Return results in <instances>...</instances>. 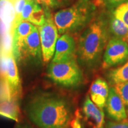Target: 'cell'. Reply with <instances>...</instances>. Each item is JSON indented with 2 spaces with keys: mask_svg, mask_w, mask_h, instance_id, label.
I'll return each mask as SVG.
<instances>
[{
  "mask_svg": "<svg viewBox=\"0 0 128 128\" xmlns=\"http://www.w3.org/2000/svg\"><path fill=\"white\" fill-rule=\"evenodd\" d=\"M25 112L38 128H71L74 117L71 103L64 97L50 92L34 95L27 103Z\"/></svg>",
  "mask_w": 128,
  "mask_h": 128,
  "instance_id": "6da1fadb",
  "label": "cell"
},
{
  "mask_svg": "<svg viewBox=\"0 0 128 128\" xmlns=\"http://www.w3.org/2000/svg\"><path fill=\"white\" fill-rule=\"evenodd\" d=\"M108 17L101 14L93 19L80 37L76 56L80 63L90 70L97 68L108 40Z\"/></svg>",
  "mask_w": 128,
  "mask_h": 128,
  "instance_id": "7a4b0ae2",
  "label": "cell"
},
{
  "mask_svg": "<svg viewBox=\"0 0 128 128\" xmlns=\"http://www.w3.org/2000/svg\"><path fill=\"white\" fill-rule=\"evenodd\" d=\"M96 12V5L91 0H78L56 12L54 20L59 33L71 34L87 27L94 19Z\"/></svg>",
  "mask_w": 128,
  "mask_h": 128,
  "instance_id": "3957f363",
  "label": "cell"
},
{
  "mask_svg": "<svg viewBox=\"0 0 128 128\" xmlns=\"http://www.w3.org/2000/svg\"><path fill=\"white\" fill-rule=\"evenodd\" d=\"M47 76L56 84L65 88H76L82 81V73L76 59L60 62H51Z\"/></svg>",
  "mask_w": 128,
  "mask_h": 128,
  "instance_id": "277c9868",
  "label": "cell"
},
{
  "mask_svg": "<svg viewBox=\"0 0 128 128\" xmlns=\"http://www.w3.org/2000/svg\"><path fill=\"white\" fill-rule=\"evenodd\" d=\"M45 12L44 23L37 28L39 33L43 61L47 63L54 55L59 32L49 9L45 8Z\"/></svg>",
  "mask_w": 128,
  "mask_h": 128,
  "instance_id": "5b68a950",
  "label": "cell"
},
{
  "mask_svg": "<svg viewBox=\"0 0 128 128\" xmlns=\"http://www.w3.org/2000/svg\"><path fill=\"white\" fill-rule=\"evenodd\" d=\"M128 60L127 42L113 38L108 40L103 54L102 66L104 69L124 64Z\"/></svg>",
  "mask_w": 128,
  "mask_h": 128,
  "instance_id": "8992f818",
  "label": "cell"
},
{
  "mask_svg": "<svg viewBox=\"0 0 128 128\" xmlns=\"http://www.w3.org/2000/svg\"><path fill=\"white\" fill-rule=\"evenodd\" d=\"M4 80L10 90L12 100L19 102L22 95V87L16 60L12 51L7 55Z\"/></svg>",
  "mask_w": 128,
  "mask_h": 128,
  "instance_id": "52a82bcc",
  "label": "cell"
},
{
  "mask_svg": "<svg viewBox=\"0 0 128 128\" xmlns=\"http://www.w3.org/2000/svg\"><path fill=\"white\" fill-rule=\"evenodd\" d=\"M76 57V42L71 34L65 33L58 38L52 62H60L75 60Z\"/></svg>",
  "mask_w": 128,
  "mask_h": 128,
  "instance_id": "ba28073f",
  "label": "cell"
},
{
  "mask_svg": "<svg viewBox=\"0 0 128 128\" xmlns=\"http://www.w3.org/2000/svg\"><path fill=\"white\" fill-rule=\"evenodd\" d=\"M82 118L84 128H104V113L86 96L82 105Z\"/></svg>",
  "mask_w": 128,
  "mask_h": 128,
  "instance_id": "9c48e42d",
  "label": "cell"
},
{
  "mask_svg": "<svg viewBox=\"0 0 128 128\" xmlns=\"http://www.w3.org/2000/svg\"><path fill=\"white\" fill-rule=\"evenodd\" d=\"M36 28L28 22H21L11 31L12 52L16 61H20L21 52L27 37Z\"/></svg>",
  "mask_w": 128,
  "mask_h": 128,
  "instance_id": "30bf717a",
  "label": "cell"
},
{
  "mask_svg": "<svg viewBox=\"0 0 128 128\" xmlns=\"http://www.w3.org/2000/svg\"><path fill=\"white\" fill-rule=\"evenodd\" d=\"M29 60L40 62L42 60V53L38 28H34L27 37L21 52L20 60Z\"/></svg>",
  "mask_w": 128,
  "mask_h": 128,
  "instance_id": "8fae6325",
  "label": "cell"
},
{
  "mask_svg": "<svg viewBox=\"0 0 128 128\" xmlns=\"http://www.w3.org/2000/svg\"><path fill=\"white\" fill-rule=\"evenodd\" d=\"M105 107L108 117L114 121H122L128 117L124 104L114 87L109 90Z\"/></svg>",
  "mask_w": 128,
  "mask_h": 128,
  "instance_id": "7c38bea8",
  "label": "cell"
},
{
  "mask_svg": "<svg viewBox=\"0 0 128 128\" xmlns=\"http://www.w3.org/2000/svg\"><path fill=\"white\" fill-rule=\"evenodd\" d=\"M46 18L45 10L36 0H27L21 14L20 22H28L39 27L44 23Z\"/></svg>",
  "mask_w": 128,
  "mask_h": 128,
  "instance_id": "4fadbf2b",
  "label": "cell"
},
{
  "mask_svg": "<svg viewBox=\"0 0 128 128\" xmlns=\"http://www.w3.org/2000/svg\"><path fill=\"white\" fill-rule=\"evenodd\" d=\"M109 87L107 81L98 77L94 80L90 89L91 100L98 108H104L109 93Z\"/></svg>",
  "mask_w": 128,
  "mask_h": 128,
  "instance_id": "5bb4252c",
  "label": "cell"
},
{
  "mask_svg": "<svg viewBox=\"0 0 128 128\" xmlns=\"http://www.w3.org/2000/svg\"><path fill=\"white\" fill-rule=\"evenodd\" d=\"M0 20L10 32L15 20L14 0H0Z\"/></svg>",
  "mask_w": 128,
  "mask_h": 128,
  "instance_id": "9a60e30c",
  "label": "cell"
},
{
  "mask_svg": "<svg viewBox=\"0 0 128 128\" xmlns=\"http://www.w3.org/2000/svg\"><path fill=\"white\" fill-rule=\"evenodd\" d=\"M20 114L18 102L10 100L0 102V116L18 123L21 121Z\"/></svg>",
  "mask_w": 128,
  "mask_h": 128,
  "instance_id": "2e32d148",
  "label": "cell"
},
{
  "mask_svg": "<svg viewBox=\"0 0 128 128\" xmlns=\"http://www.w3.org/2000/svg\"><path fill=\"white\" fill-rule=\"evenodd\" d=\"M108 27L110 35L126 41L128 36V28L112 13L108 17Z\"/></svg>",
  "mask_w": 128,
  "mask_h": 128,
  "instance_id": "e0dca14e",
  "label": "cell"
},
{
  "mask_svg": "<svg viewBox=\"0 0 128 128\" xmlns=\"http://www.w3.org/2000/svg\"><path fill=\"white\" fill-rule=\"evenodd\" d=\"M106 77L112 86L128 81V60L122 66L110 70L106 74Z\"/></svg>",
  "mask_w": 128,
  "mask_h": 128,
  "instance_id": "ac0fdd59",
  "label": "cell"
},
{
  "mask_svg": "<svg viewBox=\"0 0 128 128\" xmlns=\"http://www.w3.org/2000/svg\"><path fill=\"white\" fill-rule=\"evenodd\" d=\"M112 14L128 28V1L114 9L112 12Z\"/></svg>",
  "mask_w": 128,
  "mask_h": 128,
  "instance_id": "d6986e66",
  "label": "cell"
},
{
  "mask_svg": "<svg viewBox=\"0 0 128 128\" xmlns=\"http://www.w3.org/2000/svg\"><path fill=\"white\" fill-rule=\"evenodd\" d=\"M113 87L122 100L128 116V81L115 85Z\"/></svg>",
  "mask_w": 128,
  "mask_h": 128,
  "instance_id": "ffe728a7",
  "label": "cell"
},
{
  "mask_svg": "<svg viewBox=\"0 0 128 128\" xmlns=\"http://www.w3.org/2000/svg\"><path fill=\"white\" fill-rule=\"evenodd\" d=\"M26 1L27 0H14V9H15V20H14L12 30L16 25L20 23L21 14L22 13Z\"/></svg>",
  "mask_w": 128,
  "mask_h": 128,
  "instance_id": "44dd1931",
  "label": "cell"
},
{
  "mask_svg": "<svg viewBox=\"0 0 128 128\" xmlns=\"http://www.w3.org/2000/svg\"><path fill=\"white\" fill-rule=\"evenodd\" d=\"M44 8H57L66 4V0H36Z\"/></svg>",
  "mask_w": 128,
  "mask_h": 128,
  "instance_id": "7402d4cb",
  "label": "cell"
},
{
  "mask_svg": "<svg viewBox=\"0 0 128 128\" xmlns=\"http://www.w3.org/2000/svg\"><path fill=\"white\" fill-rule=\"evenodd\" d=\"M12 100L10 88L6 80L0 79V102Z\"/></svg>",
  "mask_w": 128,
  "mask_h": 128,
  "instance_id": "603a6c76",
  "label": "cell"
},
{
  "mask_svg": "<svg viewBox=\"0 0 128 128\" xmlns=\"http://www.w3.org/2000/svg\"><path fill=\"white\" fill-rule=\"evenodd\" d=\"M105 128H128V117L120 122H108Z\"/></svg>",
  "mask_w": 128,
  "mask_h": 128,
  "instance_id": "cb8c5ba5",
  "label": "cell"
},
{
  "mask_svg": "<svg viewBox=\"0 0 128 128\" xmlns=\"http://www.w3.org/2000/svg\"><path fill=\"white\" fill-rule=\"evenodd\" d=\"M128 0H103L106 7L110 10H114L120 5L126 2Z\"/></svg>",
  "mask_w": 128,
  "mask_h": 128,
  "instance_id": "d4e9b609",
  "label": "cell"
},
{
  "mask_svg": "<svg viewBox=\"0 0 128 128\" xmlns=\"http://www.w3.org/2000/svg\"><path fill=\"white\" fill-rule=\"evenodd\" d=\"M71 128H82L81 122V113L79 110H76L75 113L74 119L71 122Z\"/></svg>",
  "mask_w": 128,
  "mask_h": 128,
  "instance_id": "484cf974",
  "label": "cell"
},
{
  "mask_svg": "<svg viewBox=\"0 0 128 128\" xmlns=\"http://www.w3.org/2000/svg\"><path fill=\"white\" fill-rule=\"evenodd\" d=\"M15 128H33L31 124H28L27 122H18L15 126Z\"/></svg>",
  "mask_w": 128,
  "mask_h": 128,
  "instance_id": "4316f807",
  "label": "cell"
},
{
  "mask_svg": "<svg viewBox=\"0 0 128 128\" xmlns=\"http://www.w3.org/2000/svg\"><path fill=\"white\" fill-rule=\"evenodd\" d=\"M126 42H128V38H127V40H126Z\"/></svg>",
  "mask_w": 128,
  "mask_h": 128,
  "instance_id": "83f0119b",
  "label": "cell"
}]
</instances>
